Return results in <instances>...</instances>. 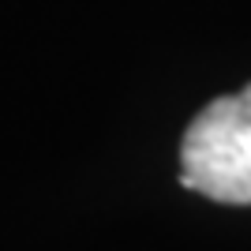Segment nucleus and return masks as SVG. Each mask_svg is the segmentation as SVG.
<instances>
[{
	"mask_svg": "<svg viewBox=\"0 0 251 251\" xmlns=\"http://www.w3.org/2000/svg\"><path fill=\"white\" fill-rule=\"evenodd\" d=\"M180 180L214 202L251 206V86L210 101L180 143Z\"/></svg>",
	"mask_w": 251,
	"mask_h": 251,
	"instance_id": "1",
	"label": "nucleus"
}]
</instances>
